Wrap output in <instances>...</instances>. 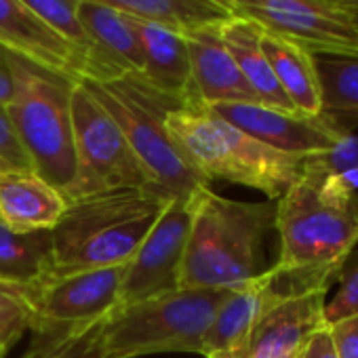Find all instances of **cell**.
I'll return each instance as SVG.
<instances>
[{
  "mask_svg": "<svg viewBox=\"0 0 358 358\" xmlns=\"http://www.w3.org/2000/svg\"><path fill=\"white\" fill-rule=\"evenodd\" d=\"M274 230L278 285L289 295L329 291L358 247V192H341L329 179L301 175L276 201Z\"/></svg>",
  "mask_w": 358,
  "mask_h": 358,
  "instance_id": "cell-1",
  "label": "cell"
},
{
  "mask_svg": "<svg viewBox=\"0 0 358 358\" xmlns=\"http://www.w3.org/2000/svg\"><path fill=\"white\" fill-rule=\"evenodd\" d=\"M173 199L169 190L148 184L68 201L51 230V276L127 264Z\"/></svg>",
  "mask_w": 358,
  "mask_h": 358,
  "instance_id": "cell-2",
  "label": "cell"
},
{
  "mask_svg": "<svg viewBox=\"0 0 358 358\" xmlns=\"http://www.w3.org/2000/svg\"><path fill=\"white\" fill-rule=\"evenodd\" d=\"M192 226L179 289H236L264 268V243L274 230L276 201L241 203L209 186L192 194Z\"/></svg>",
  "mask_w": 358,
  "mask_h": 358,
  "instance_id": "cell-3",
  "label": "cell"
},
{
  "mask_svg": "<svg viewBox=\"0 0 358 358\" xmlns=\"http://www.w3.org/2000/svg\"><path fill=\"white\" fill-rule=\"evenodd\" d=\"M164 124L177 148L209 184L224 179L278 201L301 177L303 156L257 141L196 97L171 108Z\"/></svg>",
  "mask_w": 358,
  "mask_h": 358,
  "instance_id": "cell-4",
  "label": "cell"
},
{
  "mask_svg": "<svg viewBox=\"0 0 358 358\" xmlns=\"http://www.w3.org/2000/svg\"><path fill=\"white\" fill-rule=\"evenodd\" d=\"M230 289H175L114 310L99 329L103 358L203 354V339Z\"/></svg>",
  "mask_w": 358,
  "mask_h": 358,
  "instance_id": "cell-5",
  "label": "cell"
},
{
  "mask_svg": "<svg viewBox=\"0 0 358 358\" xmlns=\"http://www.w3.org/2000/svg\"><path fill=\"white\" fill-rule=\"evenodd\" d=\"M13 99L7 106L32 169L62 194L76 173L72 129V85L76 80L51 74L9 53Z\"/></svg>",
  "mask_w": 358,
  "mask_h": 358,
  "instance_id": "cell-6",
  "label": "cell"
},
{
  "mask_svg": "<svg viewBox=\"0 0 358 358\" xmlns=\"http://www.w3.org/2000/svg\"><path fill=\"white\" fill-rule=\"evenodd\" d=\"M80 83L120 127L131 150L145 166L154 184L175 196H190L209 186L207 179L171 139L164 124L166 112L182 101L156 93L139 78H124L106 85L89 80Z\"/></svg>",
  "mask_w": 358,
  "mask_h": 358,
  "instance_id": "cell-7",
  "label": "cell"
},
{
  "mask_svg": "<svg viewBox=\"0 0 358 358\" xmlns=\"http://www.w3.org/2000/svg\"><path fill=\"white\" fill-rule=\"evenodd\" d=\"M70 110L76 173L64 192L66 201L114 188L154 184L120 127L80 80L72 85Z\"/></svg>",
  "mask_w": 358,
  "mask_h": 358,
  "instance_id": "cell-8",
  "label": "cell"
},
{
  "mask_svg": "<svg viewBox=\"0 0 358 358\" xmlns=\"http://www.w3.org/2000/svg\"><path fill=\"white\" fill-rule=\"evenodd\" d=\"M122 266L49 276L36 285L15 287L34 316V333L53 329H87L118 308Z\"/></svg>",
  "mask_w": 358,
  "mask_h": 358,
  "instance_id": "cell-9",
  "label": "cell"
},
{
  "mask_svg": "<svg viewBox=\"0 0 358 358\" xmlns=\"http://www.w3.org/2000/svg\"><path fill=\"white\" fill-rule=\"evenodd\" d=\"M228 9L312 53H358L352 15L327 0H230Z\"/></svg>",
  "mask_w": 358,
  "mask_h": 358,
  "instance_id": "cell-10",
  "label": "cell"
},
{
  "mask_svg": "<svg viewBox=\"0 0 358 358\" xmlns=\"http://www.w3.org/2000/svg\"><path fill=\"white\" fill-rule=\"evenodd\" d=\"M192 194L171 201L135 255L127 262L118 308L179 289V270L192 226Z\"/></svg>",
  "mask_w": 358,
  "mask_h": 358,
  "instance_id": "cell-11",
  "label": "cell"
},
{
  "mask_svg": "<svg viewBox=\"0 0 358 358\" xmlns=\"http://www.w3.org/2000/svg\"><path fill=\"white\" fill-rule=\"evenodd\" d=\"M209 108L257 141L293 156L322 152L350 133L327 114L308 116L264 103H217Z\"/></svg>",
  "mask_w": 358,
  "mask_h": 358,
  "instance_id": "cell-12",
  "label": "cell"
},
{
  "mask_svg": "<svg viewBox=\"0 0 358 358\" xmlns=\"http://www.w3.org/2000/svg\"><path fill=\"white\" fill-rule=\"evenodd\" d=\"M78 22L87 38L80 80L106 85L141 76L143 49L131 15L80 0Z\"/></svg>",
  "mask_w": 358,
  "mask_h": 358,
  "instance_id": "cell-13",
  "label": "cell"
},
{
  "mask_svg": "<svg viewBox=\"0 0 358 358\" xmlns=\"http://www.w3.org/2000/svg\"><path fill=\"white\" fill-rule=\"evenodd\" d=\"M327 291L289 295L276 301L245 341L222 358H299L310 339L327 327Z\"/></svg>",
  "mask_w": 358,
  "mask_h": 358,
  "instance_id": "cell-14",
  "label": "cell"
},
{
  "mask_svg": "<svg viewBox=\"0 0 358 358\" xmlns=\"http://www.w3.org/2000/svg\"><path fill=\"white\" fill-rule=\"evenodd\" d=\"M184 41L190 59L192 89L203 103H259L224 45L220 24L188 30L184 32Z\"/></svg>",
  "mask_w": 358,
  "mask_h": 358,
  "instance_id": "cell-15",
  "label": "cell"
},
{
  "mask_svg": "<svg viewBox=\"0 0 358 358\" xmlns=\"http://www.w3.org/2000/svg\"><path fill=\"white\" fill-rule=\"evenodd\" d=\"M0 47L41 70L80 80V59L70 43L20 0H0Z\"/></svg>",
  "mask_w": 358,
  "mask_h": 358,
  "instance_id": "cell-16",
  "label": "cell"
},
{
  "mask_svg": "<svg viewBox=\"0 0 358 358\" xmlns=\"http://www.w3.org/2000/svg\"><path fill=\"white\" fill-rule=\"evenodd\" d=\"M282 297H289V293L278 285L274 268H268L257 278L230 289L203 339L201 356L222 358L234 352L257 324V320Z\"/></svg>",
  "mask_w": 358,
  "mask_h": 358,
  "instance_id": "cell-17",
  "label": "cell"
},
{
  "mask_svg": "<svg viewBox=\"0 0 358 358\" xmlns=\"http://www.w3.org/2000/svg\"><path fill=\"white\" fill-rule=\"evenodd\" d=\"M133 22L143 49V72L135 78L175 101H188L196 97L192 89L184 32L156 22H143L135 17Z\"/></svg>",
  "mask_w": 358,
  "mask_h": 358,
  "instance_id": "cell-18",
  "label": "cell"
},
{
  "mask_svg": "<svg viewBox=\"0 0 358 358\" xmlns=\"http://www.w3.org/2000/svg\"><path fill=\"white\" fill-rule=\"evenodd\" d=\"M66 205V196L32 169L0 173V220L15 232L53 230Z\"/></svg>",
  "mask_w": 358,
  "mask_h": 358,
  "instance_id": "cell-19",
  "label": "cell"
},
{
  "mask_svg": "<svg viewBox=\"0 0 358 358\" xmlns=\"http://www.w3.org/2000/svg\"><path fill=\"white\" fill-rule=\"evenodd\" d=\"M262 49L291 106L299 114H308V116L322 114V95H320V80L314 64V53L295 41L268 32L264 28H262Z\"/></svg>",
  "mask_w": 358,
  "mask_h": 358,
  "instance_id": "cell-20",
  "label": "cell"
},
{
  "mask_svg": "<svg viewBox=\"0 0 358 358\" xmlns=\"http://www.w3.org/2000/svg\"><path fill=\"white\" fill-rule=\"evenodd\" d=\"M220 34L236 66L241 68L245 80L257 95L259 103L287 112H297L280 89L270 68V62L262 49V28L251 20L232 15L220 24Z\"/></svg>",
  "mask_w": 358,
  "mask_h": 358,
  "instance_id": "cell-21",
  "label": "cell"
},
{
  "mask_svg": "<svg viewBox=\"0 0 358 358\" xmlns=\"http://www.w3.org/2000/svg\"><path fill=\"white\" fill-rule=\"evenodd\" d=\"M53 274L51 230L15 232L0 220V285L26 287Z\"/></svg>",
  "mask_w": 358,
  "mask_h": 358,
  "instance_id": "cell-22",
  "label": "cell"
},
{
  "mask_svg": "<svg viewBox=\"0 0 358 358\" xmlns=\"http://www.w3.org/2000/svg\"><path fill=\"white\" fill-rule=\"evenodd\" d=\"M89 3L106 5L135 20L164 24L179 32L222 24L232 17L228 9L213 0H89Z\"/></svg>",
  "mask_w": 358,
  "mask_h": 358,
  "instance_id": "cell-23",
  "label": "cell"
},
{
  "mask_svg": "<svg viewBox=\"0 0 358 358\" xmlns=\"http://www.w3.org/2000/svg\"><path fill=\"white\" fill-rule=\"evenodd\" d=\"M322 114L358 122V53H314Z\"/></svg>",
  "mask_w": 358,
  "mask_h": 358,
  "instance_id": "cell-24",
  "label": "cell"
},
{
  "mask_svg": "<svg viewBox=\"0 0 358 358\" xmlns=\"http://www.w3.org/2000/svg\"><path fill=\"white\" fill-rule=\"evenodd\" d=\"M20 3L28 7L41 22H45L53 32H57L64 41L70 43V47L80 59V78H83L87 38L78 22L80 0H20Z\"/></svg>",
  "mask_w": 358,
  "mask_h": 358,
  "instance_id": "cell-25",
  "label": "cell"
},
{
  "mask_svg": "<svg viewBox=\"0 0 358 358\" xmlns=\"http://www.w3.org/2000/svg\"><path fill=\"white\" fill-rule=\"evenodd\" d=\"M358 169V137L348 133L335 145L303 156L301 175L306 177H337Z\"/></svg>",
  "mask_w": 358,
  "mask_h": 358,
  "instance_id": "cell-26",
  "label": "cell"
},
{
  "mask_svg": "<svg viewBox=\"0 0 358 358\" xmlns=\"http://www.w3.org/2000/svg\"><path fill=\"white\" fill-rule=\"evenodd\" d=\"M26 331H34V316L26 297L9 285H0V343L9 350Z\"/></svg>",
  "mask_w": 358,
  "mask_h": 358,
  "instance_id": "cell-27",
  "label": "cell"
},
{
  "mask_svg": "<svg viewBox=\"0 0 358 358\" xmlns=\"http://www.w3.org/2000/svg\"><path fill=\"white\" fill-rule=\"evenodd\" d=\"M337 280H339V287L333 299L327 301L324 306L327 322H333L352 312H358V247L348 255Z\"/></svg>",
  "mask_w": 358,
  "mask_h": 358,
  "instance_id": "cell-28",
  "label": "cell"
},
{
  "mask_svg": "<svg viewBox=\"0 0 358 358\" xmlns=\"http://www.w3.org/2000/svg\"><path fill=\"white\" fill-rule=\"evenodd\" d=\"M0 158L11 169H32V162L20 141V135L11 122L7 106H0Z\"/></svg>",
  "mask_w": 358,
  "mask_h": 358,
  "instance_id": "cell-29",
  "label": "cell"
},
{
  "mask_svg": "<svg viewBox=\"0 0 358 358\" xmlns=\"http://www.w3.org/2000/svg\"><path fill=\"white\" fill-rule=\"evenodd\" d=\"M337 358H358V312L327 322Z\"/></svg>",
  "mask_w": 358,
  "mask_h": 358,
  "instance_id": "cell-30",
  "label": "cell"
},
{
  "mask_svg": "<svg viewBox=\"0 0 358 358\" xmlns=\"http://www.w3.org/2000/svg\"><path fill=\"white\" fill-rule=\"evenodd\" d=\"M103 322V320H101ZM101 322L91 324L87 329H83L80 333H76L72 337V341L55 356V358H103L101 352V341H99V329Z\"/></svg>",
  "mask_w": 358,
  "mask_h": 358,
  "instance_id": "cell-31",
  "label": "cell"
},
{
  "mask_svg": "<svg viewBox=\"0 0 358 358\" xmlns=\"http://www.w3.org/2000/svg\"><path fill=\"white\" fill-rule=\"evenodd\" d=\"M83 329H53V331H43L36 333L38 339L32 343V348L22 356V358H55L76 333Z\"/></svg>",
  "mask_w": 358,
  "mask_h": 358,
  "instance_id": "cell-32",
  "label": "cell"
},
{
  "mask_svg": "<svg viewBox=\"0 0 358 358\" xmlns=\"http://www.w3.org/2000/svg\"><path fill=\"white\" fill-rule=\"evenodd\" d=\"M299 358H337L327 327L320 329V331L310 339V343L306 345V350H303V354H301Z\"/></svg>",
  "mask_w": 358,
  "mask_h": 358,
  "instance_id": "cell-33",
  "label": "cell"
},
{
  "mask_svg": "<svg viewBox=\"0 0 358 358\" xmlns=\"http://www.w3.org/2000/svg\"><path fill=\"white\" fill-rule=\"evenodd\" d=\"M13 99V74L9 66V53L0 47V106H9Z\"/></svg>",
  "mask_w": 358,
  "mask_h": 358,
  "instance_id": "cell-34",
  "label": "cell"
},
{
  "mask_svg": "<svg viewBox=\"0 0 358 358\" xmlns=\"http://www.w3.org/2000/svg\"><path fill=\"white\" fill-rule=\"evenodd\" d=\"M322 179H329V182L341 192H358V169L348 171L337 177H322Z\"/></svg>",
  "mask_w": 358,
  "mask_h": 358,
  "instance_id": "cell-35",
  "label": "cell"
},
{
  "mask_svg": "<svg viewBox=\"0 0 358 358\" xmlns=\"http://www.w3.org/2000/svg\"><path fill=\"white\" fill-rule=\"evenodd\" d=\"M327 3H331L333 7H337L350 15H358V0H327Z\"/></svg>",
  "mask_w": 358,
  "mask_h": 358,
  "instance_id": "cell-36",
  "label": "cell"
},
{
  "mask_svg": "<svg viewBox=\"0 0 358 358\" xmlns=\"http://www.w3.org/2000/svg\"><path fill=\"white\" fill-rule=\"evenodd\" d=\"M7 352H9V348L0 343V358H7Z\"/></svg>",
  "mask_w": 358,
  "mask_h": 358,
  "instance_id": "cell-37",
  "label": "cell"
},
{
  "mask_svg": "<svg viewBox=\"0 0 358 358\" xmlns=\"http://www.w3.org/2000/svg\"><path fill=\"white\" fill-rule=\"evenodd\" d=\"M9 169H11V166H9L3 158H0V173H5V171H9Z\"/></svg>",
  "mask_w": 358,
  "mask_h": 358,
  "instance_id": "cell-38",
  "label": "cell"
},
{
  "mask_svg": "<svg viewBox=\"0 0 358 358\" xmlns=\"http://www.w3.org/2000/svg\"><path fill=\"white\" fill-rule=\"evenodd\" d=\"M352 22H354V26H356V30H358V15H352Z\"/></svg>",
  "mask_w": 358,
  "mask_h": 358,
  "instance_id": "cell-39",
  "label": "cell"
},
{
  "mask_svg": "<svg viewBox=\"0 0 358 358\" xmlns=\"http://www.w3.org/2000/svg\"><path fill=\"white\" fill-rule=\"evenodd\" d=\"M228 3H230V0H228Z\"/></svg>",
  "mask_w": 358,
  "mask_h": 358,
  "instance_id": "cell-40",
  "label": "cell"
}]
</instances>
